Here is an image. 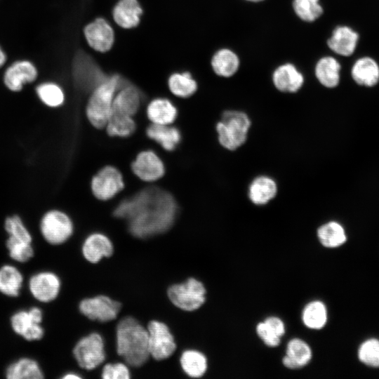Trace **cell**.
<instances>
[{
	"label": "cell",
	"mask_w": 379,
	"mask_h": 379,
	"mask_svg": "<svg viewBox=\"0 0 379 379\" xmlns=\"http://www.w3.org/2000/svg\"><path fill=\"white\" fill-rule=\"evenodd\" d=\"M149 354L156 360L171 357L176 349L174 338L163 322L153 320L147 326Z\"/></svg>",
	"instance_id": "7c38bea8"
},
{
	"label": "cell",
	"mask_w": 379,
	"mask_h": 379,
	"mask_svg": "<svg viewBox=\"0 0 379 379\" xmlns=\"http://www.w3.org/2000/svg\"><path fill=\"white\" fill-rule=\"evenodd\" d=\"M180 364L184 372L192 378L201 377L206 372L208 367L206 356L194 350H188L182 352Z\"/></svg>",
	"instance_id": "836d02e7"
},
{
	"label": "cell",
	"mask_w": 379,
	"mask_h": 379,
	"mask_svg": "<svg viewBox=\"0 0 379 379\" xmlns=\"http://www.w3.org/2000/svg\"><path fill=\"white\" fill-rule=\"evenodd\" d=\"M141 100L140 89L124 78L113 100L112 112L134 117L140 109Z\"/></svg>",
	"instance_id": "2e32d148"
},
{
	"label": "cell",
	"mask_w": 379,
	"mask_h": 379,
	"mask_svg": "<svg viewBox=\"0 0 379 379\" xmlns=\"http://www.w3.org/2000/svg\"><path fill=\"white\" fill-rule=\"evenodd\" d=\"M245 1H249V2L258 3V2L262 1L264 0H245Z\"/></svg>",
	"instance_id": "bcb514c9"
},
{
	"label": "cell",
	"mask_w": 379,
	"mask_h": 379,
	"mask_svg": "<svg viewBox=\"0 0 379 379\" xmlns=\"http://www.w3.org/2000/svg\"><path fill=\"white\" fill-rule=\"evenodd\" d=\"M6 247L11 258L20 262L28 261L34 255L31 243L10 236L6 240Z\"/></svg>",
	"instance_id": "f35d334b"
},
{
	"label": "cell",
	"mask_w": 379,
	"mask_h": 379,
	"mask_svg": "<svg viewBox=\"0 0 379 379\" xmlns=\"http://www.w3.org/2000/svg\"><path fill=\"white\" fill-rule=\"evenodd\" d=\"M312 358L310 346L305 340L295 338L288 341L282 363L287 368L298 369L307 365Z\"/></svg>",
	"instance_id": "ffe728a7"
},
{
	"label": "cell",
	"mask_w": 379,
	"mask_h": 379,
	"mask_svg": "<svg viewBox=\"0 0 379 379\" xmlns=\"http://www.w3.org/2000/svg\"><path fill=\"white\" fill-rule=\"evenodd\" d=\"M73 354L82 368L86 370L95 368L105 359L102 338L97 333L82 338L76 344Z\"/></svg>",
	"instance_id": "30bf717a"
},
{
	"label": "cell",
	"mask_w": 379,
	"mask_h": 379,
	"mask_svg": "<svg viewBox=\"0 0 379 379\" xmlns=\"http://www.w3.org/2000/svg\"><path fill=\"white\" fill-rule=\"evenodd\" d=\"M124 187L121 172L113 166H105L92 178L91 189L94 197L100 201L112 199Z\"/></svg>",
	"instance_id": "8fae6325"
},
{
	"label": "cell",
	"mask_w": 379,
	"mask_h": 379,
	"mask_svg": "<svg viewBox=\"0 0 379 379\" xmlns=\"http://www.w3.org/2000/svg\"><path fill=\"white\" fill-rule=\"evenodd\" d=\"M274 86L282 93H297L303 86L305 77L297 67L290 62L279 65L273 72Z\"/></svg>",
	"instance_id": "e0dca14e"
},
{
	"label": "cell",
	"mask_w": 379,
	"mask_h": 379,
	"mask_svg": "<svg viewBox=\"0 0 379 379\" xmlns=\"http://www.w3.org/2000/svg\"><path fill=\"white\" fill-rule=\"evenodd\" d=\"M133 173L144 182H155L161 178L165 173L162 160L152 150L139 152L131 164Z\"/></svg>",
	"instance_id": "5bb4252c"
},
{
	"label": "cell",
	"mask_w": 379,
	"mask_h": 379,
	"mask_svg": "<svg viewBox=\"0 0 379 379\" xmlns=\"http://www.w3.org/2000/svg\"><path fill=\"white\" fill-rule=\"evenodd\" d=\"M146 134L149 138L157 142L168 152L174 150L181 139L179 130L171 124H151L146 129Z\"/></svg>",
	"instance_id": "83f0119b"
},
{
	"label": "cell",
	"mask_w": 379,
	"mask_h": 379,
	"mask_svg": "<svg viewBox=\"0 0 379 379\" xmlns=\"http://www.w3.org/2000/svg\"><path fill=\"white\" fill-rule=\"evenodd\" d=\"M105 128L111 137L126 138L135 132L136 124L133 117L112 112Z\"/></svg>",
	"instance_id": "e575fe53"
},
{
	"label": "cell",
	"mask_w": 379,
	"mask_h": 379,
	"mask_svg": "<svg viewBox=\"0 0 379 379\" xmlns=\"http://www.w3.org/2000/svg\"><path fill=\"white\" fill-rule=\"evenodd\" d=\"M6 377L8 379H41L44 375L36 361L23 358L8 367Z\"/></svg>",
	"instance_id": "d6a6232c"
},
{
	"label": "cell",
	"mask_w": 379,
	"mask_h": 379,
	"mask_svg": "<svg viewBox=\"0 0 379 379\" xmlns=\"http://www.w3.org/2000/svg\"><path fill=\"white\" fill-rule=\"evenodd\" d=\"M240 66L238 55L228 48H222L215 51L211 59V67L219 77L228 78L234 75Z\"/></svg>",
	"instance_id": "cb8c5ba5"
},
{
	"label": "cell",
	"mask_w": 379,
	"mask_h": 379,
	"mask_svg": "<svg viewBox=\"0 0 379 379\" xmlns=\"http://www.w3.org/2000/svg\"><path fill=\"white\" fill-rule=\"evenodd\" d=\"M278 186L274 178L269 175L256 176L248 185V197L252 204L264 206L277 194Z\"/></svg>",
	"instance_id": "d6986e66"
},
{
	"label": "cell",
	"mask_w": 379,
	"mask_h": 379,
	"mask_svg": "<svg viewBox=\"0 0 379 379\" xmlns=\"http://www.w3.org/2000/svg\"><path fill=\"white\" fill-rule=\"evenodd\" d=\"M169 91L175 97L188 98L198 89V84L190 71L173 72L167 79Z\"/></svg>",
	"instance_id": "d4e9b609"
},
{
	"label": "cell",
	"mask_w": 379,
	"mask_h": 379,
	"mask_svg": "<svg viewBox=\"0 0 379 379\" xmlns=\"http://www.w3.org/2000/svg\"><path fill=\"white\" fill-rule=\"evenodd\" d=\"M4 229L10 237L25 242H32V238L30 232L18 214H13L6 218Z\"/></svg>",
	"instance_id": "74e56055"
},
{
	"label": "cell",
	"mask_w": 379,
	"mask_h": 379,
	"mask_svg": "<svg viewBox=\"0 0 379 379\" xmlns=\"http://www.w3.org/2000/svg\"><path fill=\"white\" fill-rule=\"evenodd\" d=\"M8 61V55L3 46L0 44V69L4 67Z\"/></svg>",
	"instance_id": "ee69618b"
},
{
	"label": "cell",
	"mask_w": 379,
	"mask_h": 379,
	"mask_svg": "<svg viewBox=\"0 0 379 379\" xmlns=\"http://www.w3.org/2000/svg\"><path fill=\"white\" fill-rule=\"evenodd\" d=\"M104 379H128L130 372L126 365L123 363L107 364L102 371Z\"/></svg>",
	"instance_id": "60d3db41"
},
{
	"label": "cell",
	"mask_w": 379,
	"mask_h": 379,
	"mask_svg": "<svg viewBox=\"0 0 379 379\" xmlns=\"http://www.w3.org/2000/svg\"><path fill=\"white\" fill-rule=\"evenodd\" d=\"M60 288L58 277L49 272L38 273L29 280V290L39 301L48 302L58 296Z\"/></svg>",
	"instance_id": "ac0fdd59"
},
{
	"label": "cell",
	"mask_w": 379,
	"mask_h": 379,
	"mask_svg": "<svg viewBox=\"0 0 379 379\" xmlns=\"http://www.w3.org/2000/svg\"><path fill=\"white\" fill-rule=\"evenodd\" d=\"M358 39V34L349 27L338 26L327 40V45L333 52L340 55L350 56L356 48Z\"/></svg>",
	"instance_id": "44dd1931"
},
{
	"label": "cell",
	"mask_w": 379,
	"mask_h": 379,
	"mask_svg": "<svg viewBox=\"0 0 379 379\" xmlns=\"http://www.w3.org/2000/svg\"><path fill=\"white\" fill-rule=\"evenodd\" d=\"M144 13L139 0H117L111 11L112 21L124 29L137 27Z\"/></svg>",
	"instance_id": "9a60e30c"
},
{
	"label": "cell",
	"mask_w": 379,
	"mask_h": 379,
	"mask_svg": "<svg viewBox=\"0 0 379 379\" xmlns=\"http://www.w3.org/2000/svg\"><path fill=\"white\" fill-rule=\"evenodd\" d=\"M82 34L88 47L96 53H107L114 44L115 29L102 16H98L86 23Z\"/></svg>",
	"instance_id": "52a82bcc"
},
{
	"label": "cell",
	"mask_w": 379,
	"mask_h": 379,
	"mask_svg": "<svg viewBox=\"0 0 379 379\" xmlns=\"http://www.w3.org/2000/svg\"><path fill=\"white\" fill-rule=\"evenodd\" d=\"M251 126V120L246 112L237 109L224 111L215 125L220 145L229 151L237 150L246 142Z\"/></svg>",
	"instance_id": "277c9868"
},
{
	"label": "cell",
	"mask_w": 379,
	"mask_h": 379,
	"mask_svg": "<svg viewBox=\"0 0 379 379\" xmlns=\"http://www.w3.org/2000/svg\"><path fill=\"white\" fill-rule=\"evenodd\" d=\"M301 317L307 328L313 330L321 329L327 322L326 307L320 300H312L304 307Z\"/></svg>",
	"instance_id": "1f68e13d"
},
{
	"label": "cell",
	"mask_w": 379,
	"mask_h": 379,
	"mask_svg": "<svg viewBox=\"0 0 379 379\" xmlns=\"http://www.w3.org/2000/svg\"><path fill=\"white\" fill-rule=\"evenodd\" d=\"M34 91L41 103L48 108L60 107L65 101V93L56 81L40 82L35 86Z\"/></svg>",
	"instance_id": "f546056e"
},
{
	"label": "cell",
	"mask_w": 379,
	"mask_h": 379,
	"mask_svg": "<svg viewBox=\"0 0 379 379\" xmlns=\"http://www.w3.org/2000/svg\"><path fill=\"white\" fill-rule=\"evenodd\" d=\"M39 75L36 64L27 58L17 59L7 65L2 74V83L11 93H20L24 87L35 82Z\"/></svg>",
	"instance_id": "9c48e42d"
},
{
	"label": "cell",
	"mask_w": 379,
	"mask_h": 379,
	"mask_svg": "<svg viewBox=\"0 0 379 379\" xmlns=\"http://www.w3.org/2000/svg\"><path fill=\"white\" fill-rule=\"evenodd\" d=\"M206 288L194 278H189L181 284H173L168 289V296L177 307L185 311L199 309L206 301Z\"/></svg>",
	"instance_id": "8992f818"
},
{
	"label": "cell",
	"mask_w": 379,
	"mask_h": 379,
	"mask_svg": "<svg viewBox=\"0 0 379 379\" xmlns=\"http://www.w3.org/2000/svg\"><path fill=\"white\" fill-rule=\"evenodd\" d=\"M44 239L51 244H60L72 234L73 222L69 216L58 209H51L42 215L39 224Z\"/></svg>",
	"instance_id": "ba28073f"
},
{
	"label": "cell",
	"mask_w": 379,
	"mask_h": 379,
	"mask_svg": "<svg viewBox=\"0 0 379 379\" xmlns=\"http://www.w3.org/2000/svg\"><path fill=\"white\" fill-rule=\"evenodd\" d=\"M84 258L92 263L99 262L103 257H109L113 253V245L103 234L93 233L84 241L82 246Z\"/></svg>",
	"instance_id": "603a6c76"
},
{
	"label": "cell",
	"mask_w": 379,
	"mask_h": 379,
	"mask_svg": "<svg viewBox=\"0 0 379 379\" xmlns=\"http://www.w3.org/2000/svg\"><path fill=\"white\" fill-rule=\"evenodd\" d=\"M11 326L17 334L27 340H39L44 335L42 327L33 319L29 311H20L13 315Z\"/></svg>",
	"instance_id": "4316f807"
},
{
	"label": "cell",
	"mask_w": 379,
	"mask_h": 379,
	"mask_svg": "<svg viewBox=\"0 0 379 379\" xmlns=\"http://www.w3.org/2000/svg\"><path fill=\"white\" fill-rule=\"evenodd\" d=\"M116 342L117 353L132 366H142L150 356L147 330L133 317H127L119 321Z\"/></svg>",
	"instance_id": "7a4b0ae2"
},
{
	"label": "cell",
	"mask_w": 379,
	"mask_h": 379,
	"mask_svg": "<svg viewBox=\"0 0 379 379\" xmlns=\"http://www.w3.org/2000/svg\"><path fill=\"white\" fill-rule=\"evenodd\" d=\"M270 328L279 337H282L286 333V326L284 321L279 317L271 316L264 321Z\"/></svg>",
	"instance_id": "7bdbcfd3"
},
{
	"label": "cell",
	"mask_w": 379,
	"mask_h": 379,
	"mask_svg": "<svg viewBox=\"0 0 379 379\" xmlns=\"http://www.w3.org/2000/svg\"><path fill=\"white\" fill-rule=\"evenodd\" d=\"M146 114L152 124L171 125L178 116V110L169 99L156 98L148 103Z\"/></svg>",
	"instance_id": "7402d4cb"
},
{
	"label": "cell",
	"mask_w": 379,
	"mask_h": 379,
	"mask_svg": "<svg viewBox=\"0 0 379 379\" xmlns=\"http://www.w3.org/2000/svg\"><path fill=\"white\" fill-rule=\"evenodd\" d=\"M121 304L106 295L85 298L79 304L81 312L91 320L109 321L117 318Z\"/></svg>",
	"instance_id": "4fadbf2b"
},
{
	"label": "cell",
	"mask_w": 379,
	"mask_h": 379,
	"mask_svg": "<svg viewBox=\"0 0 379 379\" xmlns=\"http://www.w3.org/2000/svg\"><path fill=\"white\" fill-rule=\"evenodd\" d=\"M71 72L75 86L81 91L91 92L109 75L89 53L78 50L71 63Z\"/></svg>",
	"instance_id": "5b68a950"
},
{
	"label": "cell",
	"mask_w": 379,
	"mask_h": 379,
	"mask_svg": "<svg viewBox=\"0 0 379 379\" xmlns=\"http://www.w3.org/2000/svg\"><path fill=\"white\" fill-rule=\"evenodd\" d=\"M62 378H64V379L81 378V377L79 375L76 374V373H69L66 374L65 375H64L62 377Z\"/></svg>",
	"instance_id": "f6af8a7d"
},
{
	"label": "cell",
	"mask_w": 379,
	"mask_h": 379,
	"mask_svg": "<svg viewBox=\"0 0 379 379\" xmlns=\"http://www.w3.org/2000/svg\"><path fill=\"white\" fill-rule=\"evenodd\" d=\"M22 279V276L17 268L8 265L3 266L0 269V292L11 297L18 296Z\"/></svg>",
	"instance_id": "d590c367"
},
{
	"label": "cell",
	"mask_w": 379,
	"mask_h": 379,
	"mask_svg": "<svg viewBox=\"0 0 379 379\" xmlns=\"http://www.w3.org/2000/svg\"><path fill=\"white\" fill-rule=\"evenodd\" d=\"M255 331L258 336L267 346L275 347L280 344L281 337L277 335L264 321L257 324Z\"/></svg>",
	"instance_id": "b9f144b4"
},
{
	"label": "cell",
	"mask_w": 379,
	"mask_h": 379,
	"mask_svg": "<svg viewBox=\"0 0 379 379\" xmlns=\"http://www.w3.org/2000/svg\"><path fill=\"white\" fill-rule=\"evenodd\" d=\"M177 204L173 196L158 187H148L123 200L114 215L128 222L130 232L147 238L166 232L173 224Z\"/></svg>",
	"instance_id": "6da1fadb"
},
{
	"label": "cell",
	"mask_w": 379,
	"mask_h": 379,
	"mask_svg": "<svg viewBox=\"0 0 379 379\" xmlns=\"http://www.w3.org/2000/svg\"><path fill=\"white\" fill-rule=\"evenodd\" d=\"M319 241L326 248H336L347 240L343 225L336 221H329L321 225L317 231Z\"/></svg>",
	"instance_id": "4dcf8cb0"
},
{
	"label": "cell",
	"mask_w": 379,
	"mask_h": 379,
	"mask_svg": "<svg viewBox=\"0 0 379 379\" xmlns=\"http://www.w3.org/2000/svg\"><path fill=\"white\" fill-rule=\"evenodd\" d=\"M358 357L366 365L379 367V340L373 338L364 341L359 348Z\"/></svg>",
	"instance_id": "ab89813d"
},
{
	"label": "cell",
	"mask_w": 379,
	"mask_h": 379,
	"mask_svg": "<svg viewBox=\"0 0 379 379\" xmlns=\"http://www.w3.org/2000/svg\"><path fill=\"white\" fill-rule=\"evenodd\" d=\"M340 64L335 58L324 56L317 62L314 74L323 86L332 88L336 87L340 82Z\"/></svg>",
	"instance_id": "484cf974"
},
{
	"label": "cell",
	"mask_w": 379,
	"mask_h": 379,
	"mask_svg": "<svg viewBox=\"0 0 379 379\" xmlns=\"http://www.w3.org/2000/svg\"><path fill=\"white\" fill-rule=\"evenodd\" d=\"M292 6L298 18L306 22H314L324 12L319 0H293Z\"/></svg>",
	"instance_id": "8d00e7d4"
},
{
	"label": "cell",
	"mask_w": 379,
	"mask_h": 379,
	"mask_svg": "<svg viewBox=\"0 0 379 379\" xmlns=\"http://www.w3.org/2000/svg\"><path fill=\"white\" fill-rule=\"evenodd\" d=\"M123 80L124 77L119 73H111L103 82L90 93L86 105V116L95 128H105L112 113L115 93Z\"/></svg>",
	"instance_id": "3957f363"
},
{
	"label": "cell",
	"mask_w": 379,
	"mask_h": 379,
	"mask_svg": "<svg viewBox=\"0 0 379 379\" xmlns=\"http://www.w3.org/2000/svg\"><path fill=\"white\" fill-rule=\"evenodd\" d=\"M351 73L354 81L361 86L371 87L379 81V67L371 58H362L357 60Z\"/></svg>",
	"instance_id": "f1b7e54d"
}]
</instances>
